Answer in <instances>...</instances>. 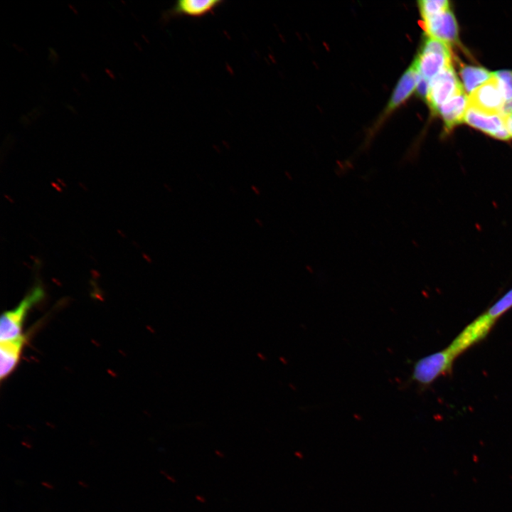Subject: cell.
Wrapping results in <instances>:
<instances>
[{
    "instance_id": "1",
    "label": "cell",
    "mask_w": 512,
    "mask_h": 512,
    "mask_svg": "<svg viewBox=\"0 0 512 512\" xmlns=\"http://www.w3.org/2000/svg\"><path fill=\"white\" fill-rule=\"evenodd\" d=\"M412 64L419 75L431 82L442 70L451 65L449 45L435 38L427 36Z\"/></svg>"
},
{
    "instance_id": "2",
    "label": "cell",
    "mask_w": 512,
    "mask_h": 512,
    "mask_svg": "<svg viewBox=\"0 0 512 512\" xmlns=\"http://www.w3.org/2000/svg\"><path fill=\"white\" fill-rule=\"evenodd\" d=\"M456 358L448 348L418 359L413 365L408 383H415L420 388H426L439 376L448 373Z\"/></svg>"
},
{
    "instance_id": "3",
    "label": "cell",
    "mask_w": 512,
    "mask_h": 512,
    "mask_svg": "<svg viewBox=\"0 0 512 512\" xmlns=\"http://www.w3.org/2000/svg\"><path fill=\"white\" fill-rule=\"evenodd\" d=\"M41 286L33 287L14 309L3 313L0 324V341L16 338L22 335L23 326L28 311L44 297Z\"/></svg>"
},
{
    "instance_id": "4",
    "label": "cell",
    "mask_w": 512,
    "mask_h": 512,
    "mask_svg": "<svg viewBox=\"0 0 512 512\" xmlns=\"http://www.w3.org/2000/svg\"><path fill=\"white\" fill-rule=\"evenodd\" d=\"M505 104L499 82L494 73L468 97L469 107L489 114H503Z\"/></svg>"
},
{
    "instance_id": "5",
    "label": "cell",
    "mask_w": 512,
    "mask_h": 512,
    "mask_svg": "<svg viewBox=\"0 0 512 512\" xmlns=\"http://www.w3.org/2000/svg\"><path fill=\"white\" fill-rule=\"evenodd\" d=\"M462 89V84L452 65H449L431 80L427 102L436 112L442 104Z\"/></svg>"
},
{
    "instance_id": "6",
    "label": "cell",
    "mask_w": 512,
    "mask_h": 512,
    "mask_svg": "<svg viewBox=\"0 0 512 512\" xmlns=\"http://www.w3.org/2000/svg\"><path fill=\"white\" fill-rule=\"evenodd\" d=\"M496 321L485 312L468 324L447 347L457 358L466 349L483 340L489 333Z\"/></svg>"
},
{
    "instance_id": "7",
    "label": "cell",
    "mask_w": 512,
    "mask_h": 512,
    "mask_svg": "<svg viewBox=\"0 0 512 512\" xmlns=\"http://www.w3.org/2000/svg\"><path fill=\"white\" fill-rule=\"evenodd\" d=\"M422 26L427 36L439 39L448 45L458 41V25L450 9L422 19Z\"/></svg>"
},
{
    "instance_id": "8",
    "label": "cell",
    "mask_w": 512,
    "mask_h": 512,
    "mask_svg": "<svg viewBox=\"0 0 512 512\" xmlns=\"http://www.w3.org/2000/svg\"><path fill=\"white\" fill-rule=\"evenodd\" d=\"M464 121L494 138L503 141L511 138L506 126L504 114H489L468 107Z\"/></svg>"
},
{
    "instance_id": "9",
    "label": "cell",
    "mask_w": 512,
    "mask_h": 512,
    "mask_svg": "<svg viewBox=\"0 0 512 512\" xmlns=\"http://www.w3.org/2000/svg\"><path fill=\"white\" fill-rule=\"evenodd\" d=\"M221 0H178L166 11L164 18L176 16L202 17L219 7Z\"/></svg>"
},
{
    "instance_id": "10",
    "label": "cell",
    "mask_w": 512,
    "mask_h": 512,
    "mask_svg": "<svg viewBox=\"0 0 512 512\" xmlns=\"http://www.w3.org/2000/svg\"><path fill=\"white\" fill-rule=\"evenodd\" d=\"M27 341V336H20L0 344V378H6L16 368L21 357L23 348Z\"/></svg>"
},
{
    "instance_id": "11",
    "label": "cell",
    "mask_w": 512,
    "mask_h": 512,
    "mask_svg": "<svg viewBox=\"0 0 512 512\" xmlns=\"http://www.w3.org/2000/svg\"><path fill=\"white\" fill-rule=\"evenodd\" d=\"M468 107V97L464 89L460 90L442 104L436 111L442 118L447 130L464 122Z\"/></svg>"
},
{
    "instance_id": "12",
    "label": "cell",
    "mask_w": 512,
    "mask_h": 512,
    "mask_svg": "<svg viewBox=\"0 0 512 512\" xmlns=\"http://www.w3.org/2000/svg\"><path fill=\"white\" fill-rule=\"evenodd\" d=\"M417 78L418 73L412 64L401 76L395 87L385 109V115L399 107L412 95L415 90Z\"/></svg>"
},
{
    "instance_id": "13",
    "label": "cell",
    "mask_w": 512,
    "mask_h": 512,
    "mask_svg": "<svg viewBox=\"0 0 512 512\" xmlns=\"http://www.w3.org/2000/svg\"><path fill=\"white\" fill-rule=\"evenodd\" d=\"M460 75L465 90L471 93L476 88L489 80L494 75V73L483 68L465 65L461 68Z\"/></svg>"
},
{
    "instance_id": "14",
    "label": "cell",
    "mask_w": 512,
    "mask_h": 512,
    "mask_svg": "<svg viewBox=\"0 0 512 512\" xmlns=\"http://www.w3.org/2000/svg\"><path fill=\"white\" fill-rule=\"evenodd\" d=\"M418 6L422 19L435 16L449 9L447 0H422L418 1Z\"/></svg>"
},
{
    "instance_id": "15",
    "label": "cell",
    "mask_w": 512,
    "mask_h": 512,
    "mask_svg": "<svg viewBox=\"0 0 512 512\" xmlns=\"http://www.w3.org/2000/svg\"><path fill=\"white\" fill-rule=\"evenodd\" d=\"M494 74L498 78L505 100V113L512 110V71L499 70Z\"/></svg>"
},
{
    "instance_id": "16",
    "label": "cell",
    "mask_w": 512,
    "mask_h": 512,
    "mask_svg": "<svg viewBox=\"0 0 512 512\" xmlns=\"http://www.w3.org/2000/svg\"><path fill=\"white\" fill-rule=\"evenodd\" d=\"M512 308V288L500 297L491 305L485 313L493 320L496 321L500 316Z\"/></svg>"
},
{
    "instance_id": "17",
    "label": "cell",
    "mask_w": 512,
    "mask_h": 512,
    "mask_svg": "<svg viewBox=\"0 0 512 512\" xmlns=\"http://www.w3.org/2000/svg\"><path fill=\"white\" fill-rule=\"evenodd\" d=\"M430 87V81L418 74L415 91L417 95L427 101Z\"/></svg>"
},
{
    "instance_id": "18",
    "label": "cell",
    "mask_w": 512,
    "mask_h": 512,
    "mask_svg": "<svg viewBox=\"0 0 512 512\" xmlns=\"http://www.w3.org/2000/svg\"><path fill=\"white\" fill-rule=\"evenodd\" d=\"M504 119L506 128L511 137H512V110L504 113Z\"/></svg>"
},
{
    "instance_id": "19",
    "label": "cell",
    "mask_w": 512,
    "mask_h": 512,
    "mask_svg": "<svg viewBox=\"0 0 512 512\" xmlns=\"http://www.w3.org/2000/svg\"><path fill=\"white\" fill-rule=\"evenodd\" d=\"M252 189L255 191V193L257 195H259V194H260V191H258L257 188V187H255V186H252Z\"/></svg>"
}]
</instances>
